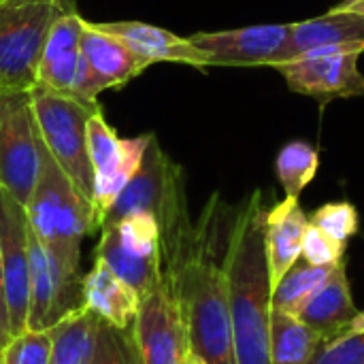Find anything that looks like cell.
Wrapping results in <instances>:
<instances>
[{
	"instance_id": "f546056e",
	"label": "cell",
	"mask_w": 364,
	"mask_h": 364,
	"mask_svg": "<svg viewBox=\"0 0 364 364\" xmlns=\"http://www.w3.org/2000/svg\"><path fill=\"white\" fill-rule=\"evenodd\" d=\"M311 364H364V333L322 343Z\"/></svg>"
},
{
	"instance_id": "e0dca14e",
	"label": "cell",
	"mask_w": 364,
	"mask_h": 364,
	"mask_svg": "<svg viewBox=\"0 0 364 364\" xmlns=\"http://www.w3.org/2000/svg\"><path fill=\"white\" fill-rule=\"evenodd\" d=\"M81 58L85 62L90 87L96 98L105 90H119L128 81L145 73L136 55L117 36L100 30L94 21L83 23Z\"/></svg>"
},
{
	"instance_id": "4dcf8cb0",
	"label": "cell",
	"mask_w": 364,
	"mask_h": 364,
	"mask_svg": "<svg viewBox=\"0 0 364 364\" xmlns=\"http://www.w3.org/2000/svg\"><path fill=\"white\" fill-rule=\"evenodd\" d=\"M13 339L9 326V311H6V296H4V273H2V250H0V350Z\"/></svg>"
},
{
	"instance_id": "5bb4252c",
	"label": "cell",
	"mask_w": 364,
	"mask_h": 364,
	"mask_svg": "<svg viewBox=\"0 0 364 364\" xmlns=\"http://www.w3.org/2000/svg\"><path fill=\"white\" fill-rule=\"evenodd\" d=\"M288 23L247 26L218 32H196L190 41L205 53L207 68L273 66L279 58Z\"/></svg>"
},
{
	"instance_id": "d6986e66",
	"label": "cell",
	"mask_w": 364,
	"mask_h": 364,
	"mask_svg": "<svg viewBox=\"0 0 364 364\" xmlns=\"http://www.w3.org/2000/svg\"><path fill=\"white\" fill-rule=\"evenodd\" d=\"M309 215L301 207V198L286 196L273 209H267L264 218V250L269 262L271 294L282 277L301 260L305 230Z\"/></svg>"
},
{
	"instance_id": "484cf974",
	"label": "cell",
	"mask_w": 364,
	"mask_h": 364,
	"mask_svg": "<svg viewBox=\"0 0 364 364\" xmlns=\"http://www.w3.org/2000/svg\"><path fill=\"white\" fill-rule=\"evenodd\" d=\"M90 364H139L130 331H119L98 320Z\"/></svg>"
},
{
	"instance_id": "8992f818",
	"label": "cell",
	"mask_w": 364,
	"mask_h": 364,
	"mask_svg": "<svg viewBox=\"0 0 364 364\" xmlns=\"http://www.w3.org/2000/svg\"><path fill=\"white\" fill-rule=\"evenodd\" d=\"M77 9L75 0L0 2V92L32 90L36 64L51 23Z\"/></svg>"
},
{
	"instance_id": "3957f363",
	"label": "cell",
	"mask_w": 364,
	"mask_h": 364,
	"mask_svg": "<svg viewBox=\"0 0 364 364\" xmlns=\"http://www.w3.org/2000/svg\"><path fill=\"white\" fill-rule=\"evenodd\" d=\"M132 213H147L160 228L162 254L173 250L192 226L183 168L162 149L151 132L143 160L102 218L100 228ZM100 232V230H98Z\"/></svg>"
},
{
	"instance_id": "8fae6325",
	"label": "cell",
	"mask_w": 364,
	"mask_h": 364,
	"mask_svg": "<svg viewBox=\"0 0 364 364\" xmlns=\"http://www.w3.org/2000/svg\"><path fill=\"white\" fill-rule=\"evenodd\" d=\"M139 364H183L190 352L179 301L166 275L143 299L130 328Z\"/></svg>"
},
{
	"instance_id": "9c48e42d",
	"label": "cell",
	"mask_w": 364,
	"mask_h": 364,
	"mask_svg": "<svg viewBox=\"0 0 364 364\" xmlns=\"http://www.w3.org/2000/svg\"><path fill=\"white\" fill-rule=\"evenodd\" d=\"M149 134L119 136L115 128L107 122L102 111H96L87 122V154L94 173V222L96 232L100 230L102 218L136 173Z\"/></svg>"
},
{
	"instance_id": "1f68e13d",
	"label": "cell",
	"mask_w": 364,
	"mask_h": 364,
	"mask_svg": "<svg viewBox=\"0 0 364 364\" xmlns=\"http://www.w3.org/2000/svg\"><path fill=\"white\" fill-rule=\"evenodd\" d=\"M331 11H337V13H354V15L364 17V0H343L337 6H333Z\"/></svg>"
},
{
	"instance_id": "7c38bea8",
	"label": "cell",
	"mask_w": 364,
	"mask_h": 364,
	"mask_svg": "<svg viewBox=\"0 0 364 364\" xmlns=\"http://www.w3.org/2000/svg\"><path fill=\"white\" fill-rule=\"evenodd\" d=\"M360 47H337L328 51H314L273 68L284 77L286 85L303 96L320 102L335 98L364 96V75L358 68Z\"/></svg>"
},
{
	"instance_id": "ba28073f",
	"label": "cell",
	"mask_w": 364,
	"mask_h": 364,
	"mask_svg": "<svg viewBox=\"0 0 364 364\" xmlns=\"http://www.w3.org/2000/svg\"><path fill=\"white\" fill-rule=\"evenodd\" d=\"M41 164L30 90L0 92V190L26 205Z\"/></svg>"
},
{
	"instance_id": "603a6c76",
	"label": "cell",
	"mask_w": 364,
	"mask_h": 364,
	"mask_svg": "<svg viewBox=\"0 0 364 364\" xmlns=\"http://www.w3.org/2000/svg\"><path fill=\"white\" fill-rule=\"evenodd\" d=\"M322 339L299 318L271 309V364H311Z\"/></svg>"
},
{
	"instance_id": "6da1fadb",
	"label": "cell",
	"mask_w": 364,
	"mask_h": 364,
	"mask_svg": "<svg viewBox=\"0 0 364 364\" xmlns=\"http://www.w3.org/2000/svg\"><path fill=\"white\" fill-rule=\"evenodd\" d=\"M230 205L215 192L183 239L162 254V271L179 301L190 350L211 364H235L228 311Z\"/></svg>"
},
{
	"instance_id": "44dd1931",
	"label": "cell",
	"mask_w": 364,
	"mask_h": 364,
	"mask_svg": "<svg viewBox=\"0 0 364 364\" xmlns=\"http://www.w3.org/2000/svg\"><path fill=\"white\" fill-rule=\"evenodd\" d=\"M356 314L358 309L354 305L348 267L346 260H341L333 267L320 290L307 301V305L299 314V320L309 326L322 339V343H328L346 335Z\"/></svg>"
},
{
	"instance_id": "5b68a950",
	"label": "cell",
	"mask_w": 364,
	"mask_h": 364,
	"mask_svg": "<svg viewBox=\"0 0 364 364\" xmlns=\"http://www.w3.org/2000/svg\"><path fill=\"white\" fill-rule=\"evenodd\" d=\"M32 109L38 136L58 166L68 175L77 190L94 209V173L87 154V122L102 107H90L81 100L32 87Z\"/></svg>"
},
{
	"instance_id": "d4e9b609",
	"label": "cell",
	"mask_w": 364,
	"mask_h": 364,
	"mask_svg": "<svg viewBox=\"0 0 364 364\" xmlns=\"http://www.w3.org/2000/svg\"><path fill=\"white\" fill-rule=\"evenodd\" d=\"M318 168L320 154L305 141L286 143L275 158V177L290 198H301L303 190L316 179Z\"/></svg>"
},
{
	"instance_id": "7402d4cb",
	"label": "cell",
	"mask_w": 364,
	"mask_h": 364,
	"mask_svg": "<svg viewBox=\"0 0 364 364\" xmlns=\"http://www.w3.org/2000/svg\"><path fill=\"white\" fill-rule=\"evenodd\" d=\"M98 318L79 309L51 326V350L47 364H90L94 354Z\"/></svg>"
},
{
	"instance_id": "f1b7e54d",
	"label": "cell",
	"mask_w": 364,
	"mask_h": 364,
	"mask_svg": "<svg viewBox=\"0 0 364 364\" xmlns=\"http://www.w3.org/2000/svg\"><path fill=\"white\" fill-rule=\"evenodd\" d=\"M346 252H348V243H341V241L328 237L314 224L307 226L305 239H303V250H301V258L307 264L335 267L341 260H346Z\"/></svg>"
},
{
	"instance_id": "83f0119b",
	"label": "cell",
	"mask_w": 364,
	"mask_h": 364,
	"mask_svg": "<svg viewBox=\"0 0 364 364\" xmlns=\"http://www.w3.org/2000/svg\"><path fill=\"white\" fill-rule=\"evenodd\" d=\"M51 331H26L2 348V364H47Z\"/></svg>"
},
{
	"instance_id": "e575fe53",
	"label": "cell",
	"mask_w": 364,
	"mask_h": 364,
	"mask_svg": "<svg viewBox=\"0 0 364 364\" xmlns=\"http://www.w3.org/2000/svg\"><path fill=\"white\" fill-rule=\"evenodd\" d=\"M0 364H2V350H0Z\"/></svg>"
},
{
	"instance_id": "ac0fdd59",
	"label": "cell",
	"mask_w": 364,
	"mask_h": 364,
	"mask_svg": "<svg viewBox=\"0 0 364 364\" xmlns=\"http://www.w3.org/2000/svg\"><path fill=\"white\" fill-rule=\"evenodd\" d=\"M337 47L364 49V17L354 13L328 11L322 17L288 23V36L284 41V47L275 64L290 62L314 51H328Z\"/></svg>"
},
{
	"instance_id": "4316f807",
	"label": "cell",
	"mask_w": 364,
	"mask_h": 364,
	"mask_svg": "<svg viewBox=\"0 0 364 364\" xmlns=\"http://www.w3.org/2000/svg\"><path fill=\"white\" fill-rule=\"evenodd\" d=\"M309 224H314L328 237L348 243L358 232L360 218H358V209L352 203L339 200V203H326L320 209H316L309 215Z\"/></svg>"
},
{
	"instance_id": "2e32d148",
	"label": "cell",
	"mask_w": 364,
	"mask_h": 364,
	"mask_svg": "<svg viewBox=\"0 0 364 364\" xmlns=\"http://www.w3.org/2000/svg\"><path fill=\"white\" fill-rule=\"evenodd\" d=\"M85 19L77 9L64 11L49 28L38 64H36V87L70 96L73 79L81 53V32Z\"/></svg>"
},
{
	"instance_id": "d590c367",
	"label": "cell",
	"mask_w": 364,
	"mask_h": 364,
	"mask_svg": "<svg viewBox=\"0 0 364 364\" xmlns=\"http://www.w3.org/2000/svg\"><path fill=\"white\" fill-rule=\"evenodd\" d=\"M0 2H2V0H0Z\"/></svg>"
},
{
	"instance_id": "9a60e30c",
	"label": "cell",
	"mask_w": 364,
	"mask_h": 364,
	"mask_svg": "<svg viewBox=\"0 0 364 364\" xmlns=\"http://www.w3.org/2000/svg\"><path fill=\"white\" fill-rule=\"evenodd\" d=\"M100 30L117 36L143 64L149 68L158 62L186 64L198 70H207L205 53L190 41L166 28L143 23V21H94Z\"/></svg>"
},
{
	"instance_id": "7a4b0ae2",
	"label": "cell",
	"mask_w": 364,
	"mask_h": 364,
	"mask_svg": "<svg viewBox=\"0 0 364 364\" xmlns=\"http://www.w3.org/2000/svg\"><path fill=\"white\" fill-rule=\"evenodd\" d=\"M260 190L230 205L226 273L235 364H271V279Z\"/></svg>"
},
{
	"instance_id": "ffe728a7",
	"label": "cell",
	"mask_w": 364,
	"mask_h": 364,
	"mask_svg": "<svg viewBox=\"0 0 364 364\" xmlns=\"http://www.w3.org/2000/svg\"><path fill=\"white\" fill-rule=\"evenodd\" d=\"M81 296L83 309L119 331L132 328L143 303V296L100 260H94L92 269L83 275Z\"/></svg>"
},
{
	"instance_id": "836d02e7",
	"label": "cell",
	"mask_w": 364,
	"mask_h": 364,
	"mask_svg": "<svg viewBox=\"0 0 364 364\" xmlns=\"http://www.w3.org/2000/svg\"><path fill=\"white\" fill-rule=\"evenodd\" d=\"M183 364H211V363H207L203 356H198L196 352H192V350H190V352H188V356H186V363Z\"/></svg>"
},
{
	"instance_id": "30bf717a",
	"label": "cell",
	"mask_w": 364,
	"mask_h": 364,
	"mask_svg": "<svg viewBox=\"0 0 364 364\" xmlns=\"http://www.w3.org/2000/svg\"><path fill=\"white\" fill-rule=\"evenodd\" d=\"M30 230V226H28ZM30 303L28 331H49L73 311L83 309L79 269L58 260L30 230Z\"/></svg>"
},
{
	"instance_id": "cb8c5ba5",
	"label": "cell",
	"mask_w": 364,
	"mask_h": 364,
	"mask_svg": "<svg viewBox=\"0 0 364 364\" xmlns=\"http://www.w3.org/2000/svg\"><path fill=\"white\" fill-rule=\"evenodd\" d=\"M331 271L333 267H314V264H307L305 260L296 262L273 290L271 309L299 318L307 301L320 290V286L326 282Z\"/></svg>"
},
{
	"instance_id": "52a82bcc",
	"label": "cell",
	"mask_w": 364,
	"mask_h": 364,
	"mask_svg": "<svg viewBox=\"0 0 364 364\" xmlns=\"http://www.w3.org/2000/svg\"><path fill=\"white\" fill-rule=\"evenodd\" d=\"M94 260L105 262L143 299L162 282V241L156 220L132 213L100 228Z\"/></svg>"
},
{
	"instance_id": "4fadbf2b",
	"label": "cell",
	"mask_w": 364,
	"mask_h": 364,
	"mask_svg": "<svg viewBox=\"0 0 364 364\" xmlns=\"http://www.w3.org/2000/svg\"><path fill=\"white\" fill-rule=\"evenodd\" d=\"M28 218L21 203L0 190V250L4 273V296L9 311L11 335L28 331L30 303V250H28Z\"/></svg>"
},
{
	"instance_id": "277c9868",
	"label": "cell",
	"mask_w": 364,
	"mask_h": 364,
	"mask_svg": "<svg viewBox=\"0 0 364 364\" xmlns=\"http://www.w3.org/2000/svg\"><path fill=\"white\" fill-rule=\"evenodd\" d=\"M32 235L66 267L79 269L81 243L96 232L94 209L41 141V164L23 205Z\"/></svg>"
},
{
	"instance_id": "d6a6232c",
	"label": "cell",
	"mask_w": 364,
	"mask_h": 364,
	"mask_svg": "<svg viewBox=\"0 0 364 364\" xmlns=\"http://www.w3.org/2000/svg\"><path fill=\"white\" fill-rule=\"evenodd\" d=\"M363 333H364V309L354 316V320L350 322V326H348L346 335H363Z\"/></svg>"
}]
</instances>
